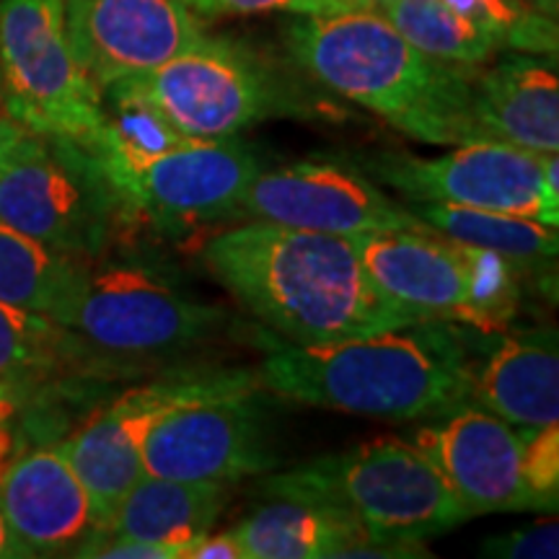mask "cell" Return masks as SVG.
<instances>
[{
    "label": "cell",
    "instance_id": "1",
    "mask_svg": "<svg viewBox=\"0 0 559 559\" xmlns=\"http://www.w3.org/2000/svg\"><path fill=\"white\" fill-rule=\"evenodd\" d=\"M205 264L293 345L368 337L423 319L370 280L345 236L251 221L210 239Z\"/></svg>",
    "mask_w": 559,
    "mask_h": 559
},
{
    "label": "cell",
    "instance_id": "2",
    "mask_svg": "<svg viewBox=\"0 0 559 559\" xmlns=\"http://www.w3.org/2000/svg\"><path fill=\"white\" fill-rule=\"evenodd\" d=\"M474 370L464 334L419 319L368 337L280 345L262 360L257 383L311 407L402 423L469 402Z\"/></svg>",
    "mask_w": 559,
    "mask_h": 559
},
{
    "label": "cell",
    "instance_id": "3",
    "mask_svg": "<svg viewBox=\"0 0 559 559\" xmlns=\"http://www.w3.org/2000/svg\"><path fill=\"white\" fill-rule=\"evenodd\" d=\"M285 41L306 73L404 135L430 145L481 140L472 117L477 66L417 50L376 9L298 16Z\"/></svg>",
    "mask_w": 559,
    "mask_h": 559
},
{
    "label": "cell",
    "instance_id": "4",
    "mask_svg": "<svg viewBox=\"0 0 559 559\" xmlns=\"http://www.w3.org/2000/svg\"><path fill=\"white\" fill-rule=\"evenodd\" d=\"M264 492L342 510L383 547H417L474 519L428 453L400 438H376L280 474Z\"/></svg>",
    "mask_w": 559,
    "mask_h": 559
},
{
    "label": "cell",
    "instance_id": "5",
    "mask_svg": "<svg viewBox=\"0 0 559 559\" xmlns=\"http://www.w3.org/2000/svg\"><path fill=\"white\" fill-rule=\"evenodd\" d=\"M362 267L391 300L423 319L492 330L519 306L515 262L445 239L428 226L355 236Z\"/></svg>",
    "mask_w": 559,
    "mask_h": 559
},
{
    "label": "cell",
    "instance_id": "6",
    "mask_svg": "<svg viewBox=\"0 0 559 559\" xmlns=\"http://www.w3.org/2000/svg\"><path fill=\"white\" fill-rule=\"evenodd\" d=\"M0 102L34 135L86 148L102 132V88L70 47L62 0H0Z\"/></svg>",
    "mask_w": 559,
    "mask_h": 559
},
{
    "label": "cell",
    "instance_id": "7",
    "mask_svg": "<svg viewBox=\"0 0 559 559\" xmlns=\"http://www.w3.org/2000/svg\"><path fill=\"white\" fill-rule=\"evenodd\" d=\"M135 96L179 135L234 138L251 124L290 109V94L260 55L202 34L164 66L111 83Z\"/></svg>",
    "mask_w": 559,
    "mask_h": 559
},
{
    "label": "cell",
    "instance_id": "8",
    "mask_svg": "<svg viewBox=\"0 0 559 559\" xmlns=\"http://www.w3.org/2000/svg\"><path fill=\"white\" fill-rule=\"evenodd\" d=\"M145 474L179 481H234L275 466L257 379L218 373L192 379L143 438Z\"/></svg>",
    "mask_w": 559,
    "mask_h": 559
},
{
    "label": "cell",
    "instance_id": "9",
    "mask_svg": "<svg viewBox=\"0 0 559 559\" xmlns=\"http://www.w3.org/2000/svg\"><path fill=\"white\" fill-rule=\"evenodd\" d=\"M117 200L156 223H202L236 215L260 158L239 138H185L158 151H135L111 138L86 145Z\"/></svg>",
    "mask_w": 559,
    "mask_h": 559
},
{
    "label": "cell",
    "instance_id": "10",
    "mask_svg": "<svg viewBox=\"0 0 559 559\" xmlns=\"http://www.w3.org/2000/svg\"><path fill=\"white\" fill-rule=\"evenodd\" d=\"M111 207L115 192L79 143L24 130L0 156V218L55 254H96Z\"/></svg>",
    "mask_w": 559,
    "mask_h": 559
},
{
    "label": "cell",
    "instance_id": "11",
    "mask_svg": "<svg viewBox=\"0 0 559 559\" xmlns=\"http://www.w3.org/2000/svg\"><path fill=\"white\" fill-rule=\"evenodd\" d=\"M370 171L409 202L498 210L549 228L559 223L557 153L544 156L500 140H477L438 158L383 153L370 160Z\"/></svg>",
    "mask_w": 559,
    "mask_h": 559
},
{
    "label": "cell",
    "instance_id": "12",
    "mask_svg": "<svg viewBox=\"0 0 559 559\" xmlns=\"http://www.w3.org/2000/svg\"><path fill=\"white\" fill-rule=\"evenodd\" d=\"M226 319L218 306L187 298L140 267H86L55 321L96 347L124 355L164 353L213 334Z\"/></svg>",
    "mask_w": 559,
    "mask_h": 559
},
{
    "label": "cell",
    "instance_id": "13",
    "mask_svg": "<svg viewBox=\"0 0 559 559\" xmlns=\"http://www.w3.org/2000/svg\"><path fill=\"white\" fill-rule=\"evenodd\" d=\"M236 215L345 239L425 226L370 179L342 166L309 160L257 174L243 190Z\"/></svg>",
    "mask_w": 559,
    "mask_h": 559
},
{
    "label": "cell",
    "instance_id": "14",
    "mask_svg": "<svg viewBox=\"0 0 559 559\" xmlns=\"http://www.w3.org/2000/svg\"><path fill=\"white\" fill-rule=\"evenodd\" d=\"M70 47L99 88L164 66L202 37L187 0H62Z\"/></svg>",
    "mask_w": 559,
    "mask_h": 559
},
{
    "label": "cell",
    "instance_id": "15",
    "mask_svg": "<svg viewBox=\"0 0 559 559\" xmlns=\"http://www.w3.org/2000/svg\"><path fill=\"white\" fill-rule=\"evenodd\" d=\"M528 428L515 430L487 409H461L438 428L419 430L428 453L472 515L536 510L526 474Z\"/></svg>",
    "mask_w": 559,
    "mask_h": 559
},
{
    "label": "cell",
    "instance_id": "16",
    "mask_svg": "<svg viewBox=\"0 0 559 559\" xmlns=\"http://www.w3.org/2000/svg\"><path fill=\"white\" fill-rule=\"evenodd\" d=\"M187 386L190 381H174L128 391L122 400L109 404L58 445L86 489L96 526L102 531L109 526L124 495L145 477V430L160 412L185 394Z\"/></svg>",
    "mask_w": 559,
    "mask_h": 559
},
{
    "label": "cell",
    "instance_id": "17",
    "mask_svg": "<svg viewBox=\"0 0 559 559\" xmlns=\"http://www.w3.org/2000/svg\"><path fill=\"white\" fill-rule=\"evenodd\" d=\"M0 513L26 557L73 555L96 526L86 489L62 451L37 449L0 474Z\"/></svg>",
    "mask_w": 559,
    "mask_h": 559
},
{
    "label": "cell",
    "instance_id": "18",
    "mask_svg": "<svg viewBox=\"0 0 559 559\" xmlns=\"http://www.w3.org/2000/svg\"><path fill=\"white\" fill-rule=\"evenodd\" d=\"M472 117L481 140L534 153L559 151V83L555 68L534 55H510L474 73Z\"/></svg>",
    "mask_w": 559,
    "mask_h": 559
},
{
    "label": "cell",
    "instance_id": "19",
    "mask_svg": "<svg viewBox=\"0 0 559 559\" xmlns=\"http://www.w3.org/2000/svg\"><path fill=\"white\" fill-rule=\"evenodd\" d=\"M472 400L519 428H547L559 419L557 332L506 337L474 370Z\"/></svg>",
    "mask_w": 559,
    "mask_h": 559
},
{
    "label": "cell",
    "instance_id": "20",
    "mask_svg": "<svg viewBox=\"0 0 559 559\" xmlns=\"http://www.w3.org/2000/svg\"><path fill=\"white\" fill-rule=\"evenodd\" d=\"M230 500V485L221 481H179L145 474L124 495L120 508L104 528L111 536L158 544L177 559L210 534Z\"/></svg>",
    "mask_w": 559,
    "mask_h": 559
},
{
    "label": "cell",
    "instance_id": "21",
    "mask_svg": "<svg viewBox=\"0 0 559 559\" xmlns=\"http://www.w3.org/2000/svg\"><path fill=\"white\" fill-rule=\"evenodd\" d=\"M275 502L257 508L230 531L247 559H330L347 557L368 544L362 528L342 510L304 498L272 495Z\"/></svg>",
    "mask_w": 559,
    "mask_h": 559
},
{
    "label": "cell",
    "instance_id": "22",
    "mask_svg": "<svg viewBox=\"0 0 559 559\" xmlns=\"http://www.w3.org/2000/svg\"><path fill=\"white\" fill-rule=\"evenodd\" d=\"M412 215L445 239L495 251L515 264L551 262L557 257V228L534 218L498 210H477L451 202H412Z\"/></svg>",
    "mask_w": 559,
    "mask_h": 559
},
{
    "label": "cell",
    "instance_id": "23",
    "mask_svg": "<svg viewBox=\"0 0 559 559\" xmlns=\"http://www.w3.org/2000/svg\"><path fill=\"white\" fill-rule=\"evenodd\" d=\"M86 272V262L60 257L0 218V300L55 321Z\"/></svg>",
    "mask_w": 559,
    "mask_h": 559
},
{
    "label": "cell",
    "instance_id": "24",
    "mask_svg": "<svg viewBox=\"0 0 559 559\" xmlns=\"http://www.w3.org/2000/svg\"><path fill=\"white\" fill-rule=\"evenodd\" d=\"M376 11L417 50L459 66H481L502 50L498 39L443 0H381Z\"/></svg>",
    "mask_w": 559,
    "mask_h": 559
},
{
    "label": "cell",
    "instance_id": "25",
    "mask_svg": "<svg viewBox=\"0 0 559 559\" xmlns=\"http://www.w3.org/2000/svg\"><path fill=\"white\" fill-rule=\"evenodd\" d=\"M66 340L58 321L0 300V396L16 402L50 379L66 355Z\"/></svg>",
    "mask_w": 559,
    "mask_h": 559
},
{
    "label": "cell",
    "instance_id": "26",
    "mask_svg": "<svg viewBox=\"0 0 559 559\" xmlns=\"http://www.w3.org/2000/svg\"><path fill=\"white\" fill-rule=\"evenodd\" d=\"M479 29L492 34L500 47L526 55H557L559 34L555 19L528 0H443Z\"/></svg>",
    "mask_w": 559,
    "mask_h": 559
},
{
    "label": "cell",
    "instance_id": "27",
    "mask_svg": "<svg viewBox=\"0 0 559 559\" xmlns=\"http://www.w3.org/2000/svg\"><path fill=\"white\" fill-rule=\"evenodd\" d=\"M200 19L251 16V13L285 11L296 16H326L355 9H373L370 0H187Z\"/></svg>",
    "mask_w": 559,
    "mask_h": 559
},
{
    "label": "cell",
    "instance_id": "28",
    "mask_svg": "<svg viewBox=\"0 0 559 559\" xmlns=\"http://www.w3.org/2000/svg\"><path fill=\"white\" fill-rule=\"evenodd\" d=\"M526 474L536 510H555L559 492V430L528 428L526 438Z\"/></svg>",
    "mask_w": 559,
    "mask_h": 559
},
{
    "label": "cell",
    "instance_id": "29",
    "mask_svg": "<svg viewBox=\"0 0 559 559\" xmlns=\"http://www.w3.org/2000/svg\"><path fill=\"white\" fill-rule=\"evenodd\" d=\"M481 555L502 559H555L559 555V528L557 523H544V526L495 536L481 544Z\"/></svg>",
    "mask_w": 559,
    "mask_h": 559
},
{
    "label": "cell",
    "instance_id": "30",
    "mask_svg": "<svg viewBox=\"0 0 559 559\" xmlns=\"http://www.w3.org/2000/svg\"><path fill=\"white\" fill-rule=\"evenodd\" d=\"M185 559H247L241 542L236 539L234 531L226 534H205L187 549Z\"/></svg>",
    "mask_w": 559,
    "mask_h": 559
},
{
    "label": "cell",
    "instance_id": "31",
    "mask_svg": "<svg viewBox=\"0 0 559 559\" xmlns=\"http://www.w3.org/2000/svg\"><path fill=\"white\" fill-rule=\"evenodd\" d=\"M13 415H16V402L9 396H0V474L9 466L13 449Z\"/></svg>",
    "mask_w": 559,
    "mask_h": 559
},
{
    "label": "cell",
    "instance_id": "32",
    "mask_svg": "<svg viewBox=\"0 0 559 559\" xmlns=\"http://www.w3.org/2000/svg\"><path fill=\"white\" fill-rule=\"evenodd\" d=\"M26 551L21 549L16 536L11 534L9 523H5L3 513H0V559H24Z\"/></svg>",
    "mask_w": 559,
    "mask_h": 559
},
{
    "label": "cell",
    "instance_id": "33",
    "mask_svg": "<svg viewBox=\"0 0 559 559\" xmlns=\"http://www.w3.org/2000/svg\"><path fill=\"white\" fill-rule=\"evenodd\" d=\"M21 132H24V128H19L16 122H11L9 117H0V156H3L5 151L11 148L13 143L21 138Z\"/></svg>",
    "mask_w": 559,
    "mask_h": 559
},
{
    "label": "cell",
    "instance_id": "34",
    "mask_svg": "<svg viewBox=\"0 0 559 559\" xmlns=\"http://www.w3.org/2000/svg\"><path fill=\"white\" fill-rule=\"evenodd\" d=\"M531 5H536L542 13H547V16L555 19L557 11H559V0H528Z\"/></svg>",
    "mask_w": 559,
    "mask_h": 559
},
{
    "label": "cell",
    "instance_id": "35",
    "mask_svg": "<svg viewBox=\"0 0 559 559\" xmlns=\"http://www.w3.org/2000/svg\"><path fill=\"white\" fill-rule=\"evenodd\" d=\"M370 3H373V9H376V3H381V0H370Z\"/></svg>",
    "mask_w": 559,
    "mask_h": 559
}]
</instances>
